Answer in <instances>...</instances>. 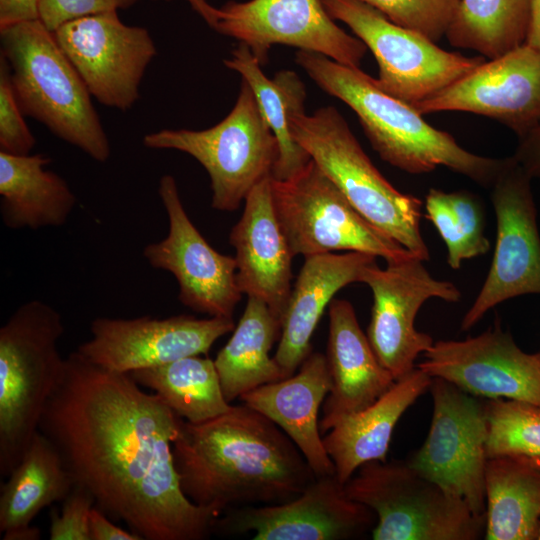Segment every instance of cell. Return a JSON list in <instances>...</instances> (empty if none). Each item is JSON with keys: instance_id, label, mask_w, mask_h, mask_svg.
Segmentation results:
<instances>
[{"instance_id": "cell-5", "label": "cell", "mask_w": 540, "mask_h": 540, "mask_svg": "<svg viewBox=\"0 0 540 540\" xmlns=\"http://www.w3.org/2000/svg\"><path fill=\"white\" fill-rule=\"evenodd\" d=\"M61 314L46 302L20 305L0 328V474L22 459L64 370Z\"/></svg>"}, {"instance_id": "cell-43", "label": "cell", "mask_w": 540, "mask_h": 540, "mask_svg": "<svg viewBox=\"0 0 540 540\" xmlns=\"http://www.w3.org/2000/svg\"><path fill=\"white\" fill-rule=\"evenodd\" d=\"M157 1V0H152ZM165 1H171V0H165ZM193 10L198 13L205 22L213 28L215 21H216V10L217 8L210 5L207 0H186Z\"/></svg>"}, {"instance_id": "cell-3", "label": "cell", "mask_w": 540, "mask_h": 540, "mask_svg": "<svg viewBox=\"0 0 540 540\" xmlns=\"http://www.w3.org/2000/svg\"><path fill=\"white\" fill-rule=\"evenodd\" d=\"M295 61L324 92L354 111L380 158L404 172L425 174L444 166L490 189L507 162V157L466 150L425 121L413 105L383 91L360 68L305 50L296 53Z\"/></svg>"}, {"instance_id": "cell-40", "label": "cell", "mask_w": 540, "mask_h": 540, "mask_svg": "<svg viewBox=\"0 0 540 540\" xmlns=\"http://www.w3.org/2000/svg\"><path fill=\"white\" fill-rule=\"evenodd\" d=\"M89 533L91 540H143L137 533L113 524L109 516L96 505L90 513Z\"/></svg>"}, {"instance_id": "cell-26", "label": "cell", "mask_w": 540, "mask_h": 540, "mask_svg": "<svg viewBox=\"0 0 540 540\" xmlns=\"http://www.w3.org/2000/svg\"><path fill=\"white\" fill-rule=\"evenodd\" d=\"M1 484L0 532L3 540H38L31 522L45 507L63 501L75 483L56 446L41 432Z\"/></svg>"}, {"instance_id": "cell-30", "label": "cell", "mask_w": 540, "mask_h": 540, "mask_svg": "<svg viewBox=\"0 0 540 540\" xmlns=\"http://www.w3.org/2000/svg\"><path fill=\"white\" fill-rule=\"evenodd\" d=\"M282 322L268 305L248 297L233 334L218 352L214 363L228 402L264 384L283 379L269 353L281 334Z\"/></svg>"}, {"instance_id": "cell-8", "label": "cell", "mask_w": 540, "mask_h": 540, "mask_svg": "<svg viewBox=\"0 0 540 540\" xmlns=\"http://www.w3.org/2000/svg\"><path fill=\"white\" fill-rule=\"evenodd\" d=\"M151 149H172L196 159L210 177L211 206L234 211L264 178L272 176L278 143L250 86L242 80L230 113L204 130L163 129L146 134Z\"/></svg>"}, {"instance_id": "cell-41", "label": "cell", "mask_w": 540, "mask_h": 540, "mask_svg": "<svg viewBox=\"0 0 540 540\" xmlns=\"http://www.w3.org/2000/svg\"><path fill=\"white\" fill-rule=\"evenodd\" d=\"M40 0H0V28L39 19Z\"/></svg>"}, {"instance_id": "cell-32", "label": "cell", "mask_w": 540, "mask_h": 540, "mask_svg": "<svg viewBox=\"0 0 540 540\" xmlns=\"http://www.w3.org/2000/svg\"><path fill=\"white\" fill-rule=\"evenodd\" d=\"M531 0H460L446 32L449 43L494 59L525 44Z\"/></svg>"}, {"instance_id": "cell-44", "label": "cell", "mask_w": 540, "mask_h": 540, "mask_svg": "<svg viewBox=\"0 0 540 540\" xmlns=\"http://www.w3.org/2000/svg\"><path fill=\"white\" fill-rule=\"evenodd\" d=\"M537 540H540V518H539V525H538Z\"/></svg>"}, {"instance_id": "cell-14", "label": "cell", "mask_w": 540, "mask_h": 540, "mask_svg": "<svg viewBox=\"0 0 540 540\" xmlns=\"http://www.w3.org/2000/svg\"><path fill=\"white\" fill-rule=\"evenodd\" d=\"M53 33L93 98L123 112L133 107L157 54L147 29L127 25L118 11H109L68 21Z\"/></svg>"}, {"instance_id": "cell-38", "label": "cell", "mask_w": 540, "mask_h": 540, "mask_svg": "<svg viewBox=\"0 0 540 540\" xmlns=\"http://www.w3.org/2000/svg\"><path fill=\"white\" fill-rule=\"evenodd\" d=\"M138 0H40L39 19L51 31L60 25L88 15L118 11Z\"/></svg>"}, {"instance_id": "cell-35", "label": "cell", "mask_w": 540, "mask_h": 540, "mask_svg": "<svg viewBox=\"0 0 540 540\" xmlns=\"http://www.w3.org/2000/svg\"><path fill=\"white\" fill-rule=\"evenodd\" d=\"M393 23L438 42L452 22L460 0H360Z\"/></svg>"}, {"instance_id": "cell-15", "label": "cell", "mask_w": 540, "mask_h": 540, "mask_svg": "<svg viewBox=\"0 0 540 540\" xmlns=\"http://www.w3.org/2000/svg\"><path fill=\"white\" fill-rule=\"evenodd\" d=\"M213 29L248 46L261 65L278 44L357 68L368 50L335 23L321 0L229 1L217 8Z\"/></svg>"}, {"instance_id": "cell-39", "label": "cell", "mask_w": 540, "mask_h": 540, "mask_svg": "<svg viewBox=\"0 0 540 540\" xmlns=\"http://www.w3.org/2000/svg\"><path fill=\"white\" fill-rule=\"evenodd\" d=\"M512 156L531 179H540V123L519 137Z\"/></svg>"}, {"instance_id": "cell-31", "label": "cell", "mask_w": 540, "mask_h": 540, "mask_svg": "<svg viewBox=\"0 0 540 540\" xmlns=\"http://www.w3.org/2000/svg\"><path fill=\"white\" fill-rule=\"evenodd\" d=\"M129 374L191 423L211 420L232 407L223 394L214 360L209 357L187 356Z\"/></svg>"}, {"instance_id": "cell-4", "label": "cell", "mask_w": 540, "mask_h": 540, "mask_svg": "<svg viewBox=\"0 0 540 540\" xmlns=\"http://www.w3.org/2000/svg\"><path fill=\"white\" fill-rule=\"evenodd\" d=\"M1 55L24 115L98 162L111 147L85 83L40 19L0 28Z\"/></svg>"}, {"instance_id": "cell-21", "label": "cell", "mask_w": 540, "mask_h": 540, "mask_svg": "<svg viewBox=\"0 0 540 540\" xmlns=\"http://www.w3.org/2000/svg\"><path fill=\"white\" fill-rule=\"evenodd\" d=\"M271 180L272 176L264 178L247 195L229 243L235 249L240 291L264 301L282 322L292 289L294 256L276 216Z\"/></svg>"}, {"instance_id": "cell-2", "label": "cell", "mask_w": 540, "mask_h": 540, "mask_svg": "<svg viewBox=\"0 0 540 540\" xmlns=\"http://www.w3.org/2000/svg\"><path fill=\"white\" fill-rule=\"evenodd\" d=\"M172 453L186 497L221 514L287 502L316 477L286 433L245 404L202 423L182 418Z\"/></svg>"}, {"instance_id": "cell-37", "label": "cell", "mask_w": 540, "mask_h": 540, "mask_svg": "<svg viewBox=\"0 0 540 540\" xmlns=\"http://www.w3.org/2000/svg\"><path fill=\"white\" fill-rule=\"evenodd\" d=\"M95 505L93 496L83 487L74 485L63 500L60 513L50 512V540H91L89 517Z\"/></svg>"}, {"instance_id": "cell-11", "label": "cell", "mask_w": 540, "mask_h": 540, "mask_svg": "<svg viewBox=\"0 0 540 540\" xmlns=\"http://www.w3.org/2000/svg\"><path fill=\"white\" fill-rule=\"evenodd\" d=\"M433 413L428 435L409 465L425 478L461 497L485 516L488 435L485 402L453 383L432 377Z\"/></svg>"}, {"instance_id": "cell-1", "label": "cell", "mask_w": 540, "mask_h": 540, "mask_svg": "<svg viewBox=\"0 0 540 540\" xmlns=\"http://www.w3.org/2000/svg\"><path fill=\"white\" fill-rule=\"evenodd\" d=\"M181 417L128 373L98 366L77 350L42 414L41 431L75 485L143 540H205L220 512L191 502L174 465Z\"/></svg>"}, {"instance_id": "cell-18", "label": "cell", "mask_w": 540, "mask_h": 540, "mask_svg": "<svg viewBox=\"0 0 540 540\" xmlns=\"http://www.w3.org/2000/svg\"><path fill=\"white\" fill-rule=\"evenodd\" d=\"M235 328L233 318H95L91 338L77 351L105 369L131 373L187 356L207 354L212 345Z\"/></svg>"}, {"instance_id": "cell-12", "label": "cell", "mask_w": 540, "mask_h": 540, "mask_svg": "<svg viewBox=\"0 0 540 540\" xmlns=\"http://www.w3.org/2000/svg\"><path fill=\"white\" fill-rule=\"evenodd\" d=\"M531 180L510 156L490 188L497 227L495 251L485 281L462 318L463 331L502 302L540 295V233Z\"/></svg>"}, {"instance_id": "cell-22", "label": "cell", "mask_w": 540, "mask_h": 540, "mask_svg": "<svg viewBox=\"0 0 540 540\" xmlns=\"http://www.w3.org/2000/svg\"><path fill=\"white\" fill-rule=\"evenodd\" d=\"M328 313L325 356L331 389L319 420L321 433L328 432L342 418L371 405L395 382L374 353L353 305L345 299H333Z\"/></svg>"}, {"instance_id": "cell-24", "label": "cell", "mask_w": 540, "mask_h": 540, "mask_svg": "<svg viewBox=\"0 0 540 540\" xmlns=\"http://www.w3.org/2000/svg\"><path fill=\"white\" fill-rule=\"evenodd\" d=\"M376 258L354 251L305 257L291 289L273 356L283 379L292 376L312 352L313 333L335 294L348 284L360 282L362 272Z\"/></svg>"}, {"instance_id": "cell-42", "label": "cell", "mask_w": 540, "mask_h": 540, "mask_svg": "<svg viewBox=\"0 0 540 540\" xmlns=\"http://www.w3.org/2000/svg\"><path fill=\"white\" fill-rule=\"evenodd\" d=\"M525 43L540 49V0L530 1V20Z\"/></svg>"}, {"instance_id": "cell-7", "label": "cell", "mask_w": 540, "mask_h": 540, "mask_svg": "<svg viewBox=\"0 0 540 540\" xmlns=\"http://www.w3.org/2000/svg\"><path fill=\"white\" fill-rule=\"evenodd\" d=\"M348 496L376 515L374 540H476L485 516L425 478L408 462L369 461L345 483Z\"/></svg>"}, {"instance_id": "cell-28", "label": "cell", "mask_w": 540, "mask_h": 540, "mask_svg": "<svg viewBox=\"0 0 540 540\" xmlns=\"http://www.w3.org/2000/svg\"><path fill=\"white\" fill-rule=\"evenodd\" d=\"M487 540H537L540 518V457L507 454L487 459Z\"/></svg>"}, {"instance_id": "cell-27", "label": "cell", "mask_w": 540, "mask_h": 540, "mask_svg": "<svg viewBox=\"0 0 540 540\" xmlns=\"http://www.w3.org/2000/svg\"><path fill=\"white\" fill-rule=\"evenodd\" d=\"M50 162L44 154L0 151V214L7 228L38 230L66 223L77 198L60 175L46 169Z\"/></svg>"}, {"instance_id": "cell-16", "label": "cell", "mask_w": 540, "mask_h": 540, "mask_svg": "<svg viewBox=\"0 0 540 540\" xmlns=\"http://www.w3.org/2000/svg\"><path fill=\"white\" fill-rule=\"evenodd\" d=\"M376 523L375 513L351 499L336 474L316 476L297 497L284 503L225 510L214 534L254 532V540H348Z\"/></svg>"}, {"instance_id": "cell-20", "label": "cell", "mask_w": 540, "mask_h": 540, "mask_svg": "<svg viewBox=\"0 0 540 540\" xmlns=\"http://www.w3.org/2000/svg\"><path fill=\"white\" fill-rule=\"evenodd\" d=\"M422 115L457 111L491 118L519 137L540 123V49L523 44L421 102Z\"/></svg>"}, {"instance_id": "cell-6", "label": "cell", "mask_w": 540, "mask_h": 540, "mask_svg": "<svg viewBox=\"0 0 540 540\" xmlns=\"http://www.w3.org/2000/svg\"><path fill=\"white\" fill-rule=\"evenodd\" d=\"M291 133L362 216L416 257L430 259L420 228L422 201L380 173L335 107L294 114Z\"/></svg>"}, {"instance_id": "cell-9", "label": "cell", "mask_w": 540, "mask_h": 540, "mask_svg": "<svg viewBox=\"0 0 540 540\" xmlns=\"http://www.w3.org/2000/svg\"><path fill=\"white\" fill-rule=\"evenodd\" d=\"M271 186L276 216L294 257L344 250L388 263L415 256L362 216L312 159L288 180L272 177Z\"/></svg>"}, {"instance_id": "cell-10", "label": "cell", "mask_w": 540, "mask_h": 540, "mask_svg": "<svg viewBox=\"0 0 540 540\" xmlns=\"http://www.w3.org/2000/svg\"><path fill=\"white\" fill-rule=\"evenodd\" d=\"M326 12L347 25L374 55L378 86L409 104L430 98L484 62L440 48L426 36L401 27L360 0H321Z\"/></svg>"}, {"instance_id": "cell-23", "label": "cell", "mask_w": 540, "mask_h": 540, "mask_svg": "<svg viewBox=\"0 0 540 540\" xmlns=\"http://www.w3.org/2000/svg\"><path fill=\"white\" fill-rule=\"evenodd\" d=\"M331 389L325 354L311 352L292 376L244 393L243 404L266 416L294 442L316 476L335 474L322 441L319 410Z\"/></svg>"}, {"instance_id": "cell-19", "label": "cell", "mask_w": 540, "mask_h": 540, "mask_svg": "<svg viewBox=\"0 0 540 540\" xmlns=\"http://www.w3.org/2000/svg\"><path fill=\"white\" fill-rule=\"evenodd\" d=\"M424 357L419 369L469 394L540 407V351H523L499 323L464 340L436 341Z\"/></svg>"}, {"instance_id": "cell-17", "label": "cell", "mask_w": 540, "mask_h": 540, "mask_svg": "<svg viewBox=\"0 0 540 540\" xmlns=\"http://www.w3.org/2000/svg\"><path fill=\"white\" fill-rule=\"evenodd\" d=\"M158 193L169 230L164 239L145 246L144 258L153 268L175 277L184 306L209 317L232 318L243 294L236 281L234 257L216 251L194 226L172 175L161 177Z\"/></svg>"}, {"instance_id": "cell-13", "label": "cell", "mask_w": 540, "mask_h": 540, "mask_svg": "<svg viewBox=\"0 0 540 540\" xmlns=\"http://www.w3.org/2000/svg\"><path fill=\"white\" fill-rule=\"evenodd\" d=\"M423 260L412 256L388 262L382 269L374 262L360 282L372 291L373 305L367 337L383 367L398 380L415 369V360L434 344L433 338L415 327L421 306L430 298L456 303L461 292L449 281L435 279Z\"/></svg>"}, {"instance_id": "cell-29", "label": "cell", "mask_w": 540, "mask_h": 540, "mask_svg": "<svg viewBox=\"0 0 540 540\" xmlns=\"http://www.w3.org/2000/svg\"><path fill=\"white\" fill-rule=\"evenodd\" d=\"M223 62L228 69L239 73L250 86L277 140L278 157L272 177L276 180L294 177L311 160L291 133L293 115L305 111L306 88L303 81L293 70H281L272 79L268 78L249 47L242 43Z\"/></svg>"}, {"instance_id": "cell-33", "label": "cell", "mask_w": 540, "mask_h": 540, "mask_svg": "<svg viewBox=\"0 0 540 540\" xmlns=\"http://www.w3.org/2000/svg\"><path fill=\"white\" fill-rule=\"evenodd\" d=\"M426 217L446 245L447 264L454 270L464 260L490 250L485 236V213L480 198L468 191L445 192L430 188L425 198Z\"/></svg>"}, {"instance_id": "cell-25", "label": "cell", "mask_w": 540, "mask_h": 540, "mask_svg": "<svg viewBox=\"0 0 540 540\" xmlns=\"http://www.w3.org/2000/svg\"><path fill=\"white\" fill-rule=\"evenodd\" d=\"M431 376L417 366L368 407L338 421L322 437L337 478L345 484L369 461H386L392 434L404 412L430 386Z\"/></svg>"}, {"instance_id": "cell-34", "label": "cell", "mask_w": 540, "mask_h": 540, "mask_svg": "<svg viewBox=\"0 0 540 540\" xmlns=\"http://www.w3.org/2000/svg\"><path fill=\"white\" fill-rule=\"evenodd\" d=\"M488 458L507 454L540 457V407L503 398L485 401Z\"/></svg>"}, {"instance_id": "cell-36", "label": "cell", "mask_w": 540, "mask_h": 540, "mask_svg": "<svg viewBox=\"0 0 540 540\" xmlns=\"http://www.w3.org/2000/svg\"><path fill=\"white\" fill-rule=\"evenodd\" d=\"M35 144L12 86L9 65L0 54V151L27 155Z\"/></svg>"}]
</instances>
